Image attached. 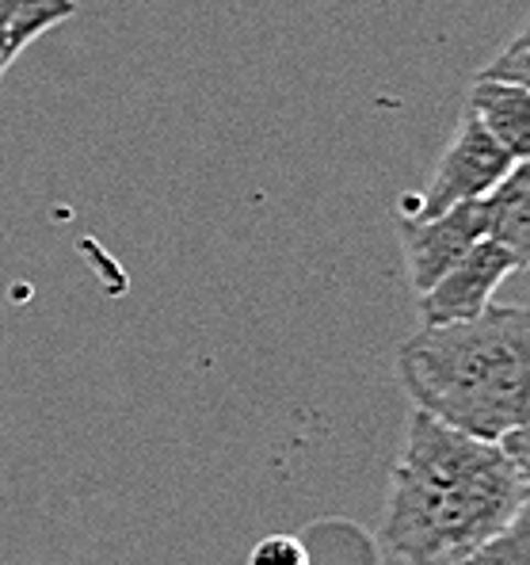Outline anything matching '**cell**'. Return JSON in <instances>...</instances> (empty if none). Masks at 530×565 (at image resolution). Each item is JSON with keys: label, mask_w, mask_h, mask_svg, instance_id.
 <instances>
[{"label": "cell", "mask_w": 530, "mask_h": 565, "mask_svg": "<svg viewBox=\"0 0 530 565\" xmlns=\"http://www.w3.org/2000/svg\"><path fill=\"white\" fill-rule=\"evenodd\" d=\"M488 206V237L500 241L516 256L519 271L530 268V157L516 161L500 188L485 199Z\"/></svg>", "instance_id": "52a82bcc"}, {"label": "cell", "mask_w": 530, "mask_h": 565, "mask_svg": "<svg viewBox=\"0 0 530 565\" xmlns=\"http://www.w3.org/2000/svg\"><path fill=\"white\" fill-rule=\"evenodd\" d=\"M397 375L412 409L496 444L530 409V302L420 329L397 352Z\"/></svg>", "instance_id": "7a4b0ae2"}, {"label": "cell", "mask_w": 530, "mask_h": 565, "mask_svg": "<svg viewBox=\"0 0 530 565\" xmlns=\"http://www.w3.org/2000/svg\"><path fill=\"white\" fill-rule=\"evenodd\" d=\"M485 77H500V81H516V85L530 88V20L519 28V35L511 39L493 62L485 65Z\"/></svg>", "instance_id": "30bf717a"}, {"label": "cell", "mask_w": 530, "mask_h": 565, "mask_svg": "<svg viewBox=\"0 0 530 565\" xmlns=\"http://www.w3.org/2000/svg\"><path fill=\"white\" fill-rule=\"evenodd\" d=\"M511 157L496 146L493 138L485 135V127L474 119V115L462 111V122L454 130L451 146H446L443 161L432 172L428 188L420 195H409L401 203V214H412V218H432V214H443L451 206L462 203H477V199H488L500 180L511 172Z\"/></svg>", "instance_id": "3957f363"}, {"label": "cell", "mask_w": 530, "mask_h": 565, "mask_svg": "<svg viewBox=\"0 0 530 565\" xmlns=\"http://www.w3.org/2000/svg\"><path fill=\"white\" fill-rule=\"evenodd\" d=\"M466 115H474L482 122L485 135L511 161H527L530 157V88L477 73L474 88L466 96Z\"/></svg>", "instance_id": "8992f818"}, {"label": "cell", "mask_w": 530, "mask_h": 565, "mask_svg": "<svg viewBox=\"0 0 530 565\" xmlns=\"http://www.w3.org/2000/svg\"><path fill=\"white\" fill-rule=\"evenodd\" d=\"M496 444H500V451L508 455V462L516 467L519 481H523V489H527V501H530V409L523 413V420L504 431Z\"/></svg>", "instance_id": "7c38bea8"}, {"label": "cell", "mask_w": 530, "mask_h": 565, "mask_svg": "<svg viewBox=\"0 0 530 565\" xmlns=\"http://www.w3.org/2000/svg\"><path fill=\"white\" fill-rule=\"evenodd\" d=\"M248 565H310V551H305V539L275 531V535H263L252 546Z\"/></svg>", "instance_id": "8fae6325"}, {"label": "cell", "mask_w": 530, "mask_h": 565, "mask_svg": "<svg viewBox=\"0 0 530 565\" xmlns=\"http://www.w3.org/2000/svg\"><path fill=\"white\" fill-rule=\"evenodd\" d=\"M462 565H530V501Z\"/></svg>", "instance_id": "9c48e42d"}, {"label": "cell", "mask_w": 530, "mask_h": 565, "mask_svg": "<svg viewBox=\"0 0 530 565\" xmlns=\"http://www.w3.org/2000/svg\"><path fill=\"white\" fill-rule=\"evenodd\" d=\"M519 264L500 241L485 237L446 271L435 287H428L420 298V321L424 329L432 326H462L474 321L493 306V295L500 290V282L516 276Z\"/></svg>", "instance_id": "5b68a950"}, {"label": "cell", "mask_w": 530, "mask_h": 565, "mask_svg": "<svg viewBox=\"0 0 530 565\" xmlns=\"http://www.w3.org/2000/svg\"><path fill=\"white\" fill-rule=\"evenodd\" d=\"M397 234H401L412 287H417V295H424L477 241L488 237V206L485 199H477V203L451 206V211L432 214V218L397 214Z\"/></svg>", "instance_id": "277c9868"}, {"label": "cell", "mask_w": 530, "mask_h": 565, "mask_svg": "<svg viewBox=\"0 0 530 565\" xmlns=\"http://www.w3.org/2000/svg\"><path fill=\"white\" fill-rule=\"evenodd\" d=\"M77 8L80 0H0V81L23 50L73 20Z\"/></svg>", "instance_id": "ba28073f"}, {"label": "cell", "mask_w": 530, "mask_h": 565, "mask_svg": "<svg viewBox=\"0 0 530 565\" xmlns=\"http://www.w3.org/2000/svg\"><path fill=\"white\" fill-rule=\"evenodd\" d=\"M527 501L500 444L412 409L389 478L386 546L409 565H462Z\"/></svg>", "instance_id": "6da1fadb"}]
</instances>
